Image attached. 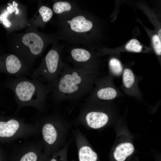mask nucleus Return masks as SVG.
<instances>
[{
	"instance_id": "f257e3e1",
	"label": "nucleus",
	"mask_w": 161,
	"mask_h": 161,
	"mask_svg": "<svg viewBox=\"0 0 161 161\" xmlns=\"http://www.w3.org/2000/svg\"><path fill=\"white\" fill-rule=\"evenodd\" d=\"M66 63L51 92V99L55 105L65 101L74 105L91 93L96 81V73L77 70Z\"/></svg>"
},
{
	"instance_id": "f03ea898",
	"label": "nucleus",
	"mask_w": 161,
	"mask_h": 161,
	"mask_svg": "<svg viewBox=\"0 0 161 161\" xmlns=\"http://www.w3.org/2000/svg\"><path fill=\"white\" fill-rule=\"evenodd\" d=\"M2 85L13 92L17 106L16 112L24 107L32 106L41 114L46 113L48 108L47 98L52 89L42 80L30 79L25 76L14 78L9 76Z\"/></svg>"
},
{
	"instance_id": "7ed1b4c3",
	"label": "nucleus",
	"mask_w": 161,
	"mask_h": 161,
	"mask_svg": "<svg viewBox=\"0 0 161 161\" xmlns=\"http://www.w3.org/2000/svg\"><path fill=\"white\" fill-rule=\"evenodd\" d=\"M58 30L55 34L58 41L62 40L74 47H94L95 24L90 13L82 9L67 16L57 17Z\"/></svg>"
},
{
	"instance_id": "20e7f679",
	"label": "nucleus",
	"mask_w": 161,
	"mask_h": 161,
	"mask_svg": "<svg viewBox=\"0 0 161 161\" xmlns=\"http://www.w3.org/2000/svg\"><path fill=\"white\" fill-rule=\"evenodd\" d=\"M35 123L41 135L43 153L50 156L66 144L73 124L58 112L39 115Z\"/></svg>"
},
{
	"instance_id": "39448f33",
	"label": "nucleus",
	"mask_w": 161,
	"mask_h": 161,
	"mask_svg": "<svg viewBox=\"0 0 161 161\" xmlns=\"http://www.w3.org/2000/svg\"><path fill=\"white\" fill-rule=\"evenodd\" d=\"M27 30L24 33H13L11 50L13 54L32 69L35 60L43 55L49 44L57 39L55 34L41 33L30 28Z\"/></svg>"
},
{
	"instance_id": "423d86ee",
	"label": "nucleus",
	"mask_w": 161,
	"mask_h": 161,
	"mask_svg": "<svg viewBox=\"0 0 161 161\" xmlns=\"http://www.w3.org/2000/svg\"><path fill=\"white\" fill-rule=\"evenodd\" d=\"M52 44L51 48L42 58L39 66L33 69L31 77L42 80L52 90L66 63L64 62L62 58L64 46L59 44L57 39Z\"/></svg>"
},
{
	"instance_id": "0eeeda50",
	"label": "nucleus",
	"mask_w": 161,
	"mask_h": 161,
	"mask_svg": "<svg viewBox=\"0 0 161 161\" xmlns=\"http://www.w3.org/2000/svg\"><path fill=\"white\" fill-rule=\"evenodd\" d=\"M104 104L97 100L86 99L77 117L72 121L77 126L81 125L87 129H99L107 126L110 121Z\"/></svg>"
},
{
	"instance_id": "6e6552de",
	"label": "nucleus",
	"mask_w": 161,
	"mask_h": 161,
	"mask_svg": "<svg viewBox=\"0 0 161 161\" xmlns=\"http://www.w3.org/2000/svg\"><path fill=\"white\" fill-rule=\"evenodd\" d=\"M39 134L35 123L25 122L22 118L0 114V142H9Z\"/></svg>"
},
{
	"instance_id": "1a4fd4ad",
	"label": "nucleus",
	"mask_w": 161,
	"mask_h": 161,
	"mask_svg": "<svg viewBox=\"0 0 161 161\" xmlns=\"http://www.w3.org/2000/svg\"><path fill=\"white\" fill-rule=\"evenodd\" d=\"M8 4L6 10L0 16V20L4 25L13 32L28 27L29 20L25 6L14 1Z\"/></svg>"
},
{
	"instance_id": "9d476101",
	"label": "nucleus",
	"mask_w": 161,
	"mask_h": 161,
	"mask_svg": "<svg viewBox=\"0 0 161 161\" xmlns=\"http://www.w3.org/2000/svg\"><path fill=\"white\" fill-rule=\"evenodd\" d=\"M66 60L73 68L83 72L96 73L95 58L91 49L84 47H70Z\"/></svg>"
},
{
	"instance_id": "9b49d317",
	"label": "nucleus",
	"mask_w": 161,
	"mask_h": 161,
	"mask_svg": "<svg viewBox=\"0 0 161 161\" xmlns=\"http://www.w3.org/2000/svg\"><path fill=\"white\" fill-rule=\"evenodd\" d=\"M43 153L41 140L25 142L13 148L7 161H38Z\"/></svg>"
},
{
	"instance_id": "f8f14e48",
	"label": "nucleus",
	"mask_w": 161,
	"mask_h": 161,
	"mask_svg": "<svg viewBox=\"0 0 161 161\" xmlns=\"http://www.w3.org/2000/svg\"><path fill=\"white\" fill-rule=\"evenodd\" d=\"M135 148L126 133H119L111 151L110 161H127L133 155Z\"/></svg>"
},
{
	"instance_id": "ddd939ff",
	"label": "nucleus",
	"mask_w": 161,
	"mask_h": 161,
	"mask_svg": "<svg viewBox=\"0 0 161 161\" xmlns=\"http://www.w3.org/2000/svg\"><path fill=\"white\" fill-rule=\"evenodd\" d=\"M1 59L0 73L15 77L26 75L31 77L33 69L29 68L15 54L10 53Z\"/></svg>"
},
{
	"instance_id": "4468645a",
	"label": "nucleus",
	"mask_w": 161,
	"mask_h": 161,
	"mask_svg": "<svg viewBox=\"0 0 161 161\" xmlns=\"http://www.w3.org/2000/svg\"><path fill=\"white\" fill-rule=\"evenodd\" d=\"M73 134L79 161H100L97 154L77 127L73 131Z\"/></svg>"
},
{
	"instance_id": "2eb2a0df",
	"label": "nucleus",
	"mask_w": 161,
	"mask_h": 161,
	"mask_svg": "<svg viewBox=\"0 0 161 161\" xmlns=\"http://www.w3.org/2000/svg\"><path fill=\"white\" fill-rule=\"evenodd\" d=\"M53 11L48 7L41 5L33 17L29 20L28 28L37 29L38 27H44L52 18Z\"/></svg>"
},
{
	"instance_id": "dca6fc26",
	"label": "nucleus",
	"mask_w": 161,
	"mask_h": 161,
	"mask_svg": "<svg viewBox=\"0 0 161 161\" xmlns=\"http://www.w3.org/2000/svg\"><path fill=\"white\" fill-rule=\"evenodd\" d=\"M53 12L61 17L69 16L80 11L81 9L73 1L59 0L54 2L52 6Z\"/></svg>"
},
{
	"instance_id": "f3484780",
	"label": "nucleus",
	"mask_w": 161,
	"mask_h": 161,
	"mask_svg": "<svg viewBox=\"0 0 161 161\" xmlns=\"http://www.w3.org/2000/svg\"><path fill=\"white\" fill-rule=\"evenodd\" d=\"M97 85V88L94 91H92L86 99L109 100L113 99L116 96L117 92L113 88Z\"/></svg>"
},
{
	"instance_id": "a211bd4d",
	"label": "nucleus",
	"mask_w": 161,
	"mask_h": 161,
	"mask_svg": "<svg viewBox=\"0 0 161 161\" xmlns=\"http://www.w3.org/2000/svg\"><path fill=\"white\" fill-rule=\"evenodd\" d=\"M71 141V139L68 140L63 147L49 157L48 161H68L67 152Z\"/></svg>"
},
{
	"instance_id": "6ab92c4d",
	"label": "nucleus",
	"mask_w": 161,
	"mask_h": 161,
	"mask_svg": "<svg viewBox=\"0 0 161 161\" xmlns=\"http://www.w3.org/2000/svg\"><path fill=\"white\" fill-rule=\"evenodd\" d=\"M123 80L125 86L127 88L131 87L134 84L135 77L132 71L128 68L124 69L123 75Z\"/></svg>"
},
{
	"instance_id": "aec40b11",
	"label": "nucleus",
	"mask_w": 161,
	"mask_h": 161,
	"mask_svg": "<svg viewBox=\"0 0 161 161\" xmlns=\"http://www.w3.org/2000/svg\"><path fill=\"white\" fill-rule=\"evenodd\" d=\"M109 68L112 72L116 75H119L122 72L123 68L120 61L115 58L111 59L109 63Z\"/></svg>"
},
{
	"instance_id": "412c9836",
	"label": "nucleus",
	"mask_w": 161,
	"mask_h": 161,
	"mask_svg": "<svg viewBox=\"0 0 161 161\" xmlns=\"http://www.w3.org/2000/svg\"><path fill=\"white\" fill-rule=\"evenodd\" d=\"M126 48L128 51L140 52L141 51L142 47L137 40L133 39L127 44Z\"/></svg>"
},
{
	"instance_id": "4be33fe9",
	"label": "nucleus",
	"mask_w": 161,
	"mask_h": 161,
	"mask_svg": "<svg viewBox=\"0 0 161 161\" xmlns=\"http://www.w3.org/2000/svg\"><path fill=\"white\" fill-rule=\"evenodd\" d=\"M153 42L155 50L158 55L161 54V40L157 35H154L153 38Z\"/></svg>"
},
{
	"instance_id": "5701e85b",
	"label": "nucleus",
	"mask_w": 161,
	"mask_h": 161,
	"mask_svg": "<svg viewBox=\"0 0 161 161\" xmlns=\"http://www.w3.org/2000/svg\"><path fill=\"white\" fill-rule=\"evenodd\" d=\"M6 155L4 151L0 147V161H7Z\"/></svg>"
},
{
	"instance_id": "b1692460",
	"label": "nucleus",
	"mask_w": 161,
	"mask_h": 161,
	"mask_svg": "<svg viewBox=\"0 0 161 161\" xmlns=\"http://www.w3.org/2000/svg\"><path fill=\"white\" fill-rule=\"evenodd\" d=\"M50 157L43 153L38 161H48Z\"/></svg>"
},
{
	"instance_id": "393cba45",
	"label": "nucleus",
	"mask_w": 161,
	"mask_h": 161,
	"mask_svg": "<svg viewBox=\"0 0 161 161\" xmlns=\"http://www.w3.org/2000/svg\"><path fill=\"white\" fill-rule=\"evenodd\" d=\"M161 29L160 30H159V31H158V37H159L160 39V40H161Z\"/></svg>"
},
{
	"instance_id": "a878e982",
	"label": "nucleus",
	"mask_w": 161,
	"mask_h": 161,
	"mask_svg": "<svg viewBox=\"0 0 161 161\" xmlns=\"http://www.w3.org/2000/svg\"><path fill=\"white\" fill-rule=\"evenodd\" d=\"M3 89H0V94L1 93V92H2V90H3Z\"/></svg>"
}]
</instances>
